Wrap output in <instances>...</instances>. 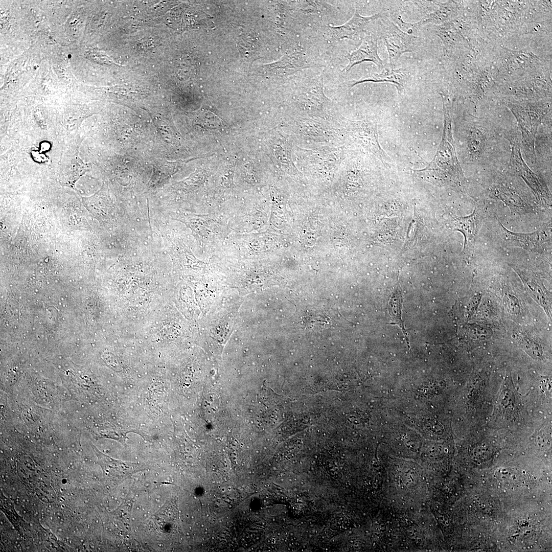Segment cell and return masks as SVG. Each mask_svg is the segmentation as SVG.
Segmentation results:
<instances>
[{
  "label": "cell",
  "instance_id": "cell-1",
  "mask_svg": "<svg viewBox=\"0 0 552 552\" xmlns=\"http://www.w3.org/2000/svg\"><path fill=\"white\" fill-rule=\"evenodd\" d=\"M445 127L442 142L433 160L428 167L421 171H434L440 174H451L455 176L462 175V170L455 155L451 134V120L447 110L444 108Z\"/></svg>",
  "mask_w": 552,
  "mask_h": 552
},
{
  "label": "cell",
  "instance_id": "cell-2",
  "mask_svg": "<svg viewBox=\"0 0 552 552\" xmlns=\"http://www.w3.org/2000/svg\"><path fill=\"white\" fill-rule=\"evenodd\" d=\"M382 37L387 48L392 66H394L402 54L413 52L417 46V40L414 37L403 32L389 21L384 24Z\"/></svg>",
  "mask_w": 552,
  "mask_h": 552
},
{
  "label": "cell",
  "instance_id": "cell-3",
  "mask_svg": "<svg viewBox=\"0 0 552 552\" xmlns=\"http://www.w3.org/2000/svg\"><path fill=\"white\" fill-rule=\"evenodd\" d=\"M377 40L375 35L366 34L360 47L347 56L349 63L342 72L347 73L353 66L365 61H372L379 67H383L382 61L377 52Z\"/></svg>",
  "mask_w": 552,
  "mask_h": 552
},
{
  "label": "cell",
  "instance_id": "cell-4",
  "mask_svg": "<svg viewBox=\"0 0 552 552\" xmlns=\"http://www.w3.org/2000/svg\"><path fill=\"white\" fill-rule=\"evenodd\" d=\"M379 17V14L362 16L356 11L352 18L343 25L337 27L329 26L330 34L335 40L352 39L362 33L370 22Z\"/></svg>",
  "mask_w": 552,
  "mask_h": 552
},
{
  "label": "cell",
  "instance_id": "cell-5",
  "mask_svg": "<svg viewBox=\"0 0 552 552\" xmlns=\"http://www.w3.org/2000/svg\"><path fill=\"white\" fill-rule=\"evenodd\" d=\"M481 219L475 210L469 216L455 219L456 229L465 237L464 251L467 255L472 254Z\"/></svg>",
  "mask_w": 552,
  "mask_h": 552
},
{
  "label": "cell",
  "instance_id": "cell-6",
  "mask_svg": "<svg viewBox=\"0 0 552 552\" xmlns=\"http://www.w3.org/2000/svg\"><path fill=\"white\" fill-rule=\"evenodd\" d=\"M500 224L502 226L505 240L509 245L533 252L541 251L542 249L543 239L542 233H515L508 231L502 224Z\"/></svg>",
  "mask_w": 552,
  "mask_h": 552
},
{
  "label": "cell",
  "instance_id": "cell-7",
  "mask_svg": "<svg viewBox=\"0 0 552 552\" xmlns=\"http://www.w3.org/2000/svg\"><path fill=\"white\" fill-rule=\"evenodd\" d=\"M311 66L306 56L302 52H294L287 55L283 59L273 64L270 65V70L275 73L288 75Z\"/></svg>",
  "mask_w": 552,
  "mask_h": 552
},
{
  "label": "cell",
  "instance_id": "cell-8",
  "mask_svg": "<svg viewBox=\"0 0 552 552\" xmlns=\"http://www.w3.org/2000/svg\"><path fill=\"white\" fill-rule=\"evenodd\" d=\"M402 70H386L385 69L380 73L373 74L364 79L355 81L351 86L359 84L366 81L389 82L394 83L400 93L403 86L404 80H405V74Z\"/></svg>",
  "mask_w": 552,
  "mask_h": 552
},
{
  "label": "cell",
  "instance_id": "cell-9",
  "mask_svg": "<svg viewBox=\"0 0 552 552\" xmlns=\"http://www.w3.org/2000/svg\"><path fill=\"white\" fill-rule=\"evenodd\" d=\"M402 298L399 290L393 295L390 298L388 304L389 313L394 324L398 325L402 330L405 335L406 340L408 343V334L406 330L404 328L403 322L402 319Z\"/></svg>",
  "mask_w": 552,
  "mask_h": 552
},
{
  "label": "cell",
  "instance_id": "cell-10",
  "mask_svg": "<svg viewBox=\"0 0 552 552\" xmlns=\"http://www.w3.org/2000/svg\"><path fill=\"white\" fill-rule=\"evenodd\" d=\"M221 490H222V491H223H223H225V489H224V488H222Z\"/></svg>",
  "mask_w": 552,
  "mask_h": 552
},
{
  "label": "cell",
  "instance_id": "cell-11",
  "mask_svg": "<svg viewBox=\"0 0 552 552\" xmlns=\"http://www.w3.org/2000/svg\"><path fill=\"white\" fill-rule=\"evenodd\" d=\"M228 490H229V491H231V487H228Z\"/></svg>",
  "mask_w": 552,
  "mask_h": 552
}]
</instances>
